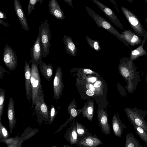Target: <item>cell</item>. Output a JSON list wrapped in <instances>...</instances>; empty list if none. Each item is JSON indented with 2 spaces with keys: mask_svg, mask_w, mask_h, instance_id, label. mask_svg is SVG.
<instances>
[{
  "mask_svg": "<svg viewBox=\"0 0 147 147\" xmlns=\"http://www.w3.org/2000/svg\"><path fill=\"white\" fill-rule=\"evenodd\" d=\"M124 110L130 122L140 126L147 132V122L145 119L147 113L146 110L136 107H126Z\"/></svg>",
  "mask_w": 147,
  "mask_h": 147,
  "instance_id": "277c9868",
  "label": "cell"
},
{
  "mask_svg": "<svg viewBox=\"0 0 147 147\" xmlns=\"http://www.w3.org/2000/svg\"><path fill=\"white\" fill-rule=\"evenodd\" d=\"M10 135L7 129L3 125L0 121V142L3 140L9 138Z\"/></svg>",
  "mask_w": 147,
  "mask_h": 147,
  "instance_id": "f546056e",
  "label": "cell"
},
{
  "mask_svg": "<svg viewBox=\"0 0 147 147\" xmlns=\"http://www.w3.org/2000/svg\"><path fill=\"white\" fill-rule=\"evenodd\" d=\"M5 99V91L1 88H0V121L3 113L4 104Z\"/></svg>",
  "mask_w": 147,
  "mask_h": 147,
  "instance_id": "f1b7e54d",
  "label": "cell"
},
{
  "mask_svg": "<svg viewBox=\"0 0 147 147\" xmlns=\"http://www.w3.org/2000/svg\"><path fill=\"white\" fill-rule=\"evenodd\" d=\"M62 78V70L59 66L56 69L53 81L54 97L55 99H59L61 96L64 86Z\"/></svg>",
  "mask_w": 147,
  "mask_h": 147,
  "instance_id": "9c48e42d",
  "label": "cell"
},
{
  "mask_svg": "<svg viewBox=\"0 0 147 147\" xmlns=\"http://www.w3.org/2000/svg\"><path fill=\"white\" fill-rule=\"evenodd\" d=\"M118 68L121 75L127 83L126 88L128 91L130 93H132L140 80V76L133 61L130 58L123 57L120 60Z\"/></svg>",
  "mask_w": 147,
  "mask_h": 147,
  "instance_id": "6da1fadb",
  "label": "cell"
},
{
  "mask_svg": "<svg viewBox=\"0 0 147 147\" xmlns=\"http://www.w3.org/2000/svg\"><path fill=\"white\" fill-rule=\"evenodd\" d=\"M98 119L99 125L104 133L109 134L110 127L108 121L107 114L103 109L100 110L98 113Z\"/></svg>",
  "mask_w": 147,
  "mask_h": 147,
  "instance_id": "e0dca14e",
  "label": "cell"
},
{
  "mask_svg": "<svg viewBox=\"0 0 147 147\" xmlns=\"http://www.w3.org/2000/svg\"><path fill=\"white\" fill-rule=\"evenodd\" d=\"M0 78L1 79H3V76L5 74V72H8L6 70H5V69L3 67H2L1 65H0Z\"/></svg>",
  "mask_w": 147,
  "mask_h": 147,
  "instance_id": "8d00e7d4",
  "label": "cell"
},
{
  "mask_svg": "<svg viewBox=\"0 0 147 147\" xmlns=\"http://www.w3.org/2000/svg\"><path fill=\"white\" fill-rule=\"evenodd\" d=\"M86 38L90 46L94 50L98 52L101 49V47L98 40H92L86 36Z\"/></svg>",
  "mask_w": 147,
  "mask_h": 147,
  "instance_id": "83f0119b",
  "label": "cell"
},
{
  "mask_svg": "<svg viewBox=\"0 0 147 147\" xmlns=\"http://www.w3.org/2000/svg\"><path fill=\"white\" fill-rule=\"evenodd\" d=\"M82 70L83 73L86 74H93L96 73V72L88 69H84Z\"/></svg>",
  "mask_w": 147,
  "mask_h": 147,
  "instance_id": "d590c367",
  "label": "cell"
},
{
  "mask_svg": "<svg viewBox=\"0 0 147 147\" xmlns=\"http://www.w3.org/2000/svg\"><path fill=\"white\" fill-rule=\"evenodd\" d=\"M112 125L115 134L119 138L121 137L124 129L127 127L125 123L121 121L118 114H115L113 116Z\"/></svg>",
  "mask_w": 147,
  "mask_h": 147,
  "instance_id": "2e32d148",
  "label": "cell"
},
{
  "mask_svg": "<svg viewBox=\"0 0 147 147\" xmlns=\"http://www.w3.org/2000/svg\"><path fill=\"white\" fill-rule=\"evenodd\" d=\"M31 59L32 62L38 66L42 57V48L40 43V36L39 33L36 40L31 49Z\"/></svg>",
  "mask_w": 147,
  "mask_h": 147,
  "instance_id": "8fae6325",
  "label": "cell"
},
{
  "mask_svg": "<svg viewBox=\"0 0 147 147\" xmlns=\"http://www.w3.org/2000/svg\"><path fill=\"white\" fill-rule=\"evenodd\" d=\"M126 1H128L129 2L132 3L133 1V0H125Z\"/></svg>",
  "mask_w": 147,
  "mask_h": 147,
  "instance_id": "bcb514c9",
  "label": "cell"
},
{
  "mask_svg": "<svg viewBox=\"0 0 147 147\" xmlns=\"http://www.w3.org/2000/svg\"><path fill=\"white\" fill-rule=\"evenodd\" d=\"M86 88L88 90H90L94 91L95 90V88L94 86L92 84L88 83L86 85Z\"/></svg>",
  "mask_w": 147,
  "mask_h": 147,
  "instance_id": "f35d334b",
  "label": "cell"
},
{
  "mask_svg": "<svg viewBox=\"0 0 147 147\" xmlns=\"http://www.w3.org/2000/svg\"><path fill=\"white\" fill-rule=\"evenodd\" d=\"M50 112V121L49 123V124H51L54 121L55 118L56 117L57 112L56 111L55 108L54 106L51 105Z\"/></svg>",
  "mask_w": 147,
  "mask_h": 147,
  "instance_id": "d6a6232c",
  "label": "cell"
},
{
  "mask_svg": "<svg viewBox=\"0 0 147 147\" xmlns=\"http://www.w3.org/2000/svg\"><path fill=\"white\" fill-rule=\"evenodd\" d=\"M144 37L142 44L136 49L131 51L130 58L132 60H136L140 57L145 56L147 54L146 51L143 48V45L147 39V32Z\"/></svg>",
  "mask_w": 147,
  "mask_h": 147,
  "instance_id": "44dd1931",
  "label": "cell"
},
{
  "mask_svg": "<svg viewBox=\"0 0 147 147\" xmlns=\"http://www.w3.org/2000/svg\"><path fill=\"white\" fill-rule=\"evenodd\" d=\"M121 8L135 34L138 36H144L147 31L143 27L138 17L125 7L121 6Z\"/></svg>",
  "mask_w": 147,
  "mask_h": 147,
  "instance_id": "8992f818",
  "label": "cell"
},
{
  "mask_svg": "<svg viewBox=\"0 0 147 147\" xmlns=\"http://www.w3.org/2000/svg\"><path fill=\"white\" fill-rule=\"evenodd\" d=\"M96 80V78L95 77H92L88 78V82H89L94 83Z\"/></svg>",
  "mask_w": 147,
  "mask_h": 147,
  "instance_id": "7bdbcfd3",
  "label": "cell"
},
{
  "mask_svg": "<svg viewBox=\"0 0 147 147\" xmlns=\"http://www.w3.org/2000/svg\"><path fill=\"white\" fill-rule=\"evenodd\" d=\"M3 59L5 65L9 70L16 69L18 62L17 56L13 49L7 44L4 48Z\"/></svg>",
  "mask_w": 147,
  "mask_h": 147,
  "instance_id": "ba28073f",
  "label": "cell"
},
{
  "mask_svg": "<svg viewBox=\"0 0 147 147\" xmlns=\"http://www.w3.org/2000/svg\"><path fill=\"white\" fill-rule=\"evenodd\" d=\"M69 141L71 144H75L78 142V135L75 126L70 132L69 135Z\"/></svg>",
  "mask_w": 147,
  "mask_h": 147,
  "instance_id": "4dcf8cb0",
  "label": "cell"
},
{
  "mask_svg": "<svg viewBox=\"0 0 147 147\" xmlns=\"http://www.w3.org/2000/svg\"><path fill=\"white\" fill-rule=\"evenodd\" d=\"M136 131L140 138L147 145V132L140 126L137 125L133 122H131Z\"/></svg>",
  "mask_w": 147,
  "mask_h": 147,
  "instance_id": "4316f807",
  "label": "cell"
},
{
  "mask_svg": "<svg viewBox=\"0 0 147 147\" xmlns=\"http://www.w3.org/2000/svg\"><path fill=\"white\" fill-rule=\"evenodd\" d=\"M39 131L37 128H32L30 127L26 128L20 136V138L22 142L28 139L35 135Z\"/></svg>",
  "mask_w": 147,
  "mask_h": 147,
  "instance_id": "484cf974",
  "label": "cell"
},
{
  "mask_svg": "<svg viewBox=\"0 0 147 147\" xmlns=\"http://www.w3.org/2000/svg\"><path fill=\"white\" fill-rule=\"evenodd\" d=\"M31 69L30 80L32 93V108L35 105L38 96L43 89L38 66L36 64L32 63Z\"/></svg>",
  "mask_w": 147,
  "mask_h": 147,
  "instance_id": "5b68a950",
  "label": "cell"
},
{
  "mask_svg": "<svg viewBox=\"0 0 147 147\" xmlns=\"http://www.w3.org/2000/svg\"><path fill=\"white\" fill-rule=\"evenodd\" d=\"M14 105V101L12 98H10L8 102L7 112L10 133H12L13 129L17 123Z\"/></svg>",
  "mask_w": 147,
  "mask_h": 147,
  "instance_id": "5bb4252c",
  "label": "cell"
},
{
  "mask_svg": "<svg viewBox=\"0 0 147 147\" xmlns=\"http://www.w3.org/2000/svg\"><path fill=\"white\" fill-rule=\"evenodd\" d=\"M145 21L146 24H147V18H146L145 19Z\"/></svg>",
  "mask_w": 147,
  "mask_h": 147,
  "instance_id": "7dc6e473",
  "label": "cell"
},
{
  "mask_svg": "<svg viewBox=\"0 0 147 147\" xmlns=\"http://www.w3.org/2000/svg\"><path fill=\"white\" fill-rule=\"evenodd\" d=\"M77 125V132L78 136H82L85 134V130L80 123L77 121L76 122Z\"/></svg>",
  "mask_w": 147,
  "mask_h": 147,
  "instance_id": "e575fe53",
  "label": "cell"
},
{
  "mask_svg": "<svg viewBox=\"0 0 147 147\" xmlns=\"http://www.w3.org/2000/svg\"><path fill=\"white\" fill-rule=\"evenodd\" d=\"M85 7L88 13L95 21L98 28L102 27L115 36L119 37L123 41L125 45L129 47V45L125 41L122 35L107 20L97 14L87 5Z\"/></svg>",
  "mask_w": 147,
  "mask_h": 147,
  "instance_id": "7a4b0ae2",
  "label": "cell"
},
{
  "mask_svg": "<svg viewBox=\"0 0 147 147\" xmlns=\"http://www.w3.org/2000/svg\"><path fill=\"white\" fill-rule=\"evenodd\" d=\"M92 0L99 7L106 16L115 26L121 29H124L118 18L112 9L98 0Z\"/></svg>",
  "mask_w": 147,
  "mask_h": 147,
  "instance_id": "30bf717a",
  "label": "cell"
},
{
  "mask_svg": "<svg viewBox=\"0 0 147 147\" xmlns=\"http://www.w3.org/2000/svg\"><path fill=\"white\" fill-rule=\"evenodd\" d=\"M111 3L117 12L119 13V11L116 2L114 0H108Z\"/></svg>",
  "mask_w": 147,
  "mask_h": 147,
  "instance_id": "74e56055",
  "label": "cell"
},
{
  "mask_svg": "<svg viewBox=\"0 0 147 147\" xmlns=\"http://www.w3.org/2000/svg\"><path fill=\"white\" fill-rule=\"evenodd\" d=\"M102 84L100 80H97L94 84V86L95 88H98L101 86Z\"/></svg>",
  "mask_w": 147,
  "mask_h": 147,
  "instance_id": "60d3db41",
  "label": "cell"
},
{
  "mask_svg": "<svg viewBox=\"0 0 147 147\" xmlns=\"http://www.w3.org/2000/svg\"><path fill=\"white\" fill-rule=\"evenodd\" d=\"M68 111L71 116L74 117L78 115V112L76 106L73 103H71L68 108Z\"/></svg>",
  "mask_w": 147,
  "mask_h": 147,
  "instance_id": "836d02e7",
  "label": "cell"
},
{
  "mask_svg": "<svg viewBox=\"0 0 147 147\" xmlns=\"http://www.w3.org/2000/svg\"><path fill=\"white\" fill-rule=\"evenodd\" d=\"M124 40L128 45L132 46L142 43V40L138 36L130 30H125L121 34Z\"/></svg>",
  "mask_w": 147,
  "mask_h": 147,
  "instance_id": "ac0fdd59",
  "label": "cell"
},
{
  "mask_svg": "<svg viewBox=\"0 0 147 147\" xmlns=\"http://www.w3.org/2000/svg\"><path fill=\"white\" fill-rule=\"evenodd\" d=\"M83 116L92 121L94 113V103L92 101L88 102L84 105L82 111Z\"/></svg>",
  "mask_w": 147,
  "mask_h": 147,
  "instance_id": "603a6c76",
  "label": "cell"
},
{
  "mask_svg": "<svg viewBox=\"0 0 147 147\" xmlns=\"http://www.w3.org/2000/svg\"><path fill=\"white\" fill-rule=\"evenodd\" d=\"M103 143L100 140L91 136L84 138L80 142V144L85 147H95Z\"/></svg>",
  "mask_w": 147,
  "mask_h": 147,
  "instance_id": "7402d4cb",
  "label": "cell"
},
{
  "mask_svg": "<svg viewBox=\"0 0 147 147\" xmlns=\"http://www.w3.org/2000/svg\"></svg>",
  "mask_w": 147,
  "mask_h": 147,
  "instance_id": "f907efd6",
  "label": "cell"
},
{
  "mask_svg": "<svg viewBox=\"0 0 147 147\" xmlns=\"http://www.w3.org/2000/svg\"><path fill=\"white\" fill-rule=\"evenodd\" d=\"M48 22V20L45 18L39 26L43 57H46L49 54V48L51 46L50 42L51 38V29Z\"/></svg>",
  "mask_w": 147,
  "mask_h": 147,
  "instance_id": "3957f363",
  "label": "cell"
},
{
  "mask_svg": "<svg viewBox=\"0 0 147 147\" xmlns=\"http://www.w3.org/2000/svg\"><path fill=\"white\" fill-rule=\"evenodd\" d=\"M14 7L16 14L23 29L28 31L29 28L26 16L19 0H14Z\"/></svg>",
  "mask_w": 147,
  "mask_h": 147,
  "instance_id": "7c38bea8",
  "label": "cell"
},
{
  "mask_svg": "<svg viewBox=\"0 0 147 147\" xmlns=\"http://www.w3.org/2000/svg\"><path fill=\"white\" fill-rule=\"evenodd\" d=\"M6 14L0 10V19L5 20L7 19Z\"/></svg>",
  "mask_w": 147,
  "mask_h": 147,
  "instance_id": "ab89813d",
  "label": "cell"
},
{
  "mask_svg": "<svg viewBox=\"0 0 147 147\" xmlns=\"http://www.w3.org/2000/svg\"><path fill=\"white\" fill-rule=\"evenodd\" d=\"M39 68L42 76L48 81L51 79L53 73V66L52 64L47 63L41 60L39 63Z\"/></svg>",
  "mask_w": 147,
  "mask_h": 147,
  "instance_id": "d6986e66",
  "label": "cell"
},
{
  "mask_svg": "<svg viewBox=\"0 0 147 147\" xmlns=\"http://www.w3.org/2000/svg\"><path fill=\"white\" fill-rule=\"evenodd\" d=\"M44 0H29L28 6V15H30L32 11L35 9V6L37 3H38L40 5Z\"/></svg>",
  "mask_w": 147,
  "mask_h": 147,
  "instance_id": "1f68e13d",
  "label": "cell"
},
{
  "mask_svg": "<svg viewBox=\"0 0 147 147\" xmlns=\"http://www.w3.org/2000/svg\"><path fill=\"white\" fill-rule=\"evenodd\" d=\"M144 2L145 3H147V0H144Z\"/></svg>",
  "mask_w": 147,
  "mask_h": 147,
  "instance_id": "c3c4849f",
  "label": "cell"
},
{
  "mask_svg": "<svg viewBox=\"0 0 147 147\" xmlns=\"http://www.w3.org/2000/svg\"><path fill=\"white\" fill-rule=\"evenodd\" d=\"M63 42L67 53L71 56H76L77 49L71 38L64 35Z\"/></svg>",
  "mask_w": 147,
  "mask_h": 147,
  "instance_id": "ffe728a7",
  "label": "cell"
},
{
  "mask_svg": "<svg viewBox=\"0 0 147 147\" xmlns=\"http://www.w3.org/2000/svg\"><path fill=\"white\" fill-rule=\"evenodd\" d=\"M125 147H142L139 141L131 132L127 133L126 135Z\"/></svg>",
  "mask_w": 147,
  "mask_h": 147,
  "instance_id": "cb8c5ba5",
  "label": "cell"
},
{
  "mask_svg": "<svg viewBox=\"0 0 147 147\" xmlns=\"http://www.w3.org/2000/svg\"><path fill=\"white\" fill-rule=\"evenodd\" d=\"M86 93L87 95L90 96H93L94 94V91L88 89L86 91Z\"/></svg>",
  "mask_w": 147,
  "mask_h": 147,
  "instance_id": "b9f144b4",
  "label": "cell"
},
{
  "mask_svg": "<svg viewBox=\"0 0 147 147\" xmlns=\"http://www.w3.org/2000/svg\"><path fill=\"white\" fill-rule=\"evenodd\" d=\"M48 5L50 15H53L57 19H64V14L57 0H50Z\"/></svg>",
  "mask_w": 147,
  "mask_h": 147,
  "instance_id": "9a60e30c",
  "label": "cell"
},
{
  "mask_svg": "<svg viewBox=\"0 0 147 147\" xmlns=\"http://www.w3.org/2000/svg\"><path fill=\"white\" fill-rule=\"evenodd\" d=\"M0 24H1L3 25L6 27H8L9 26V24L4 22L3 20L0 19Z\"/></svg>",
  "mask_w": 147,
  "mask_h": 147,
  "instance_id": "ee69618b",
  "label": "cell"
},
{
  "mask_svg": "<svg viewBox=\"0 0 147 147\" xmlns=\"http://www.w3.org/2000/svg\"><path fill=\"white\" fill-rule=\"evenodd\" d=\"M64 1L67 3L68 5L71 7H73V4L72 0H64Z\"/></svg>",
  "mask_w": 147,
  "mask_h": 147,
  "instance_id": "f6af8a7d",
  "label": "cell"
},
{
  "mask_svg": "<svg viewBox=\"0 0 147 147\" xmlns=\"http://www.w3.org/2000/svg\"><path fill=\"white\" fill-rule=\"evenodd\" d=\"M24 75L26 93L27 99L32 98V93L31 84V69L29 63L25 61L24 65Z\"/></svg>",
  "mask_w": 147,
  "mask_h": 147,
  "instance_id": "4fadbf2b",
  "label": "cell"
},
{
  "mask_svg": "<svg viewBox=\"0 0 147 147\" xmlns=\"http://www.w3.org/2000/svg\"><path fill=\"white\" fill-rule=\"evenodd\" d=\"M34 111L39 123L41 124L43 121L49 122L50 112L44 101L43 90L38 96L35 105Z\"/></svg>",
  "mask_w": 147,
  "mask_h": 147,
  "instance_id": "52a82bcc",
  "label": "cell"
},
{
  "mask_svg": "<svg viewBox=\"0 0 147 147\" xmlns=\"http://www.w3.org/2000/svg\"><path fill=\"white\" fill-rule=\"evenodd\" d=\"M146 82L147 83V75H146Z\"/></svg>",
  "mask_w": 147,
  "mask_h": 147,
  "instance_id": "681fc988",
  "label": "cell"
},
{
  "mask_svg": "<svg viewBox=\"0 0 147 147\" xmlns=\"http://www.w3.org/2000/svg\"><path fill=\"white\" fill-rule=\"evenodd\" d=\"M0 142L5 143L7 147H21L23 144L20 137L18 135L13 138L3 139Z\"/></svg>",
  "mask_w": 147,
  "mask_h": 147,
  "instance_id": "d4e9b609",
  "label": "cell"
}]
</instances>
